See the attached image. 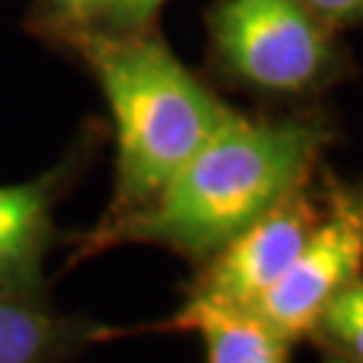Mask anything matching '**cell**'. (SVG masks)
<instances>
[{
    "instance_id": "cell-1",
    "label": "cell",
    "mask_w": 363,
    "mask_h": 363,
    "mask_svg": "<svg viewBox=\"0 0 363 363\" xmlns=\"http://www.w3.org/2000/svg\"><path fill=\"white\" fill-rule=\"evenodd\" d=\"M315 151L318 135L310 127L264 124L234 113L148 205L105 218L84 234L78 259L121 242L210 259L296 191Z\"/></svg>"
},
{
    "instance_id": "cell-2",
    "label": "cell",
    "mask_w": 363,
    "mask_h": 363,
    "mask_svg": "<svg viewBox=\"0 0 363 363\" xmlns=\"http://www.w3.org/2000/svg\"><path fill=\"white\" fill-rule=\"evenodd\" d=\"M103 89L116 127V194L108 218L148 205L234 116L164 43L84 33L73 40Z\"/></svg>"
},
{
    "instance_id": "cell-3",
    "label": "cell",
    "mask_w": 363,
    "mask_h": 363,
    "mask_svg": "<svg viewBox=\"0 0 363 363\" xmlns=\"http://www.w3.org/2000/svg\"><path fill=\"white\" fill-rule=\"evenodd\" d=\"M213 43L234 76L269 91H296L320 73L325 38L301 0H218Z\"/></svg>"
},
{
    "instance_id": "cell-4",
    "label": "cell",
    "mask_w": 363,
    "mask_h": 363,
    "mask_svg": "<svg viewBox=\"0 0 363 363\" xmlns=\"http://www.w3.org/2000/svg\"><path fill=\"white\" fill-rule=\"evenodd\" d=\"M363 269V196H339L331 213L315 223L296 259L247 312L277 337L312 331L323 307Z\"/></svg>"
},
{
    "instance_id": "cell-5",
    "label": "cell",
    "mask_w": 363,
    "mask_h": 363,
    "mask_svg": "<svg viewBox=\"0 0 363 363\" xmlns=\"http://www.w3.org/2000/svg\"><path fill=\"white\" fill-rule=\"evenodd\" d=\"M318 220L310 202L291 191L210 256L189 301L247 310L291 267Z\"/></svg>"
},
{
    "instance_id": "cell-6",
    "label": "cell",
    "mask_w": 363,
    "mask_h": 363,
    "mask_svg": "<svg viewBox=\"0 0 363 363\" xmlns=\"http://www.w3.org/2000/svg\"><path fill=\"white\" fill-rule=\"evenodd\" d=\"M76 172L73 156L27 183L0 186V294L43 298V264L54 245V208Z\"/></svg>"
},
{
    "instance_id": "cell-7",
    "label": "cell",
    "mask_w": 363,
    "mask_h": 363,
    "mask_svg": "<svg viewBox=\"0 0 363 363\" xmlns=\"http://www.w3.org/2000/svg\"><path fill=\"white\" fill-rule=\"evenodd\" d=\"M169 325L199 331L208 363H288V339L277 337L247 310L186 301Z\"/></svg>"
},
{
    "instance_id": "cell-8",
    "label": "cell",
    "mask_w": 363,
    "mask_h": 363,
    "mask_svg": "<svg viewBox=\"0 0 363 363\" xmlns=\"http://www.w3.org/2000/svg\"><path fill=\"white\" fill-rule=\"evenodd\" d=\"M91 328L43 310L35 298L0 294V363H62Z\"/></svg>"
},
{
    "instance_id": "cell-9",
    "label": "cell",
    "mask_w": 363,
    "mask_h": 363,
    "mask_svg": "<svg viewBox=\"0 0 363 363\" xmlns=\"http://www.w3.org/2000/svg\"><path fill=\"white\" fill-rule=\"evenodd\" d=\"M312 331H320L352 361H363V283L352 280L323 307Z\"/></svg>"
},
{
    "instance_id": "cell-10",
    "label": "cell",
    "mask_w": 363,
    "mask_h": 363,
    "mask_svg": "<svg viewBox=\"0 0 363 363\" xmlns=\"http://www.w3.org/2000/svg\"><path fill=\"white\" fill-rule=\"evenodd\" d=\"M105 0H33L30 27L49 40L73 43L78 35L89 33Z\"/></svg>"
},
{
    "instance_id": "cell-11",
    "label": "cell",
    "mask_w": 363,
    "mask_h": 363,
    "mask_svg": "<svg viewBox=\"0 0 363 363\" xmlns=\"http://www.w3.org/2000/svg\"><path fill=\"white\" fill-rule=\"evenodd\" d=\"M164 0H105L91 30L108 35H135L145 33Z\"/></svg>"
},
{
    "instance_id": "cell-12",
    "label": "cell",
    "mask_w": 363,
    "mask_h": 363,
    "mask_svg": "<svg viewBox=\"0 0 363 363\" xmlns=\"http://www.w3.org/2000/svg\"><path fill=\"white\" fill-rule=\"evenodd\" d=\"M304 6L315 9L331 19H355L363 16V0H301Z\"/></svg>"
},
{
    "instance_id": "cell-13",
    "label": "cell",
    "mask_w": 363,
    "mask_h": 363,
    "mask_svg": "<svg viewBox=\"0 0 363 363\" xmlns=\"http://www.w3.org/2000/svg\"><path fill=\"white\" fill-rule=\"evenodd\" d=\"M331 363H363V361H352V358H347V361H331Z\"/></svg>"
}]
</instances>
